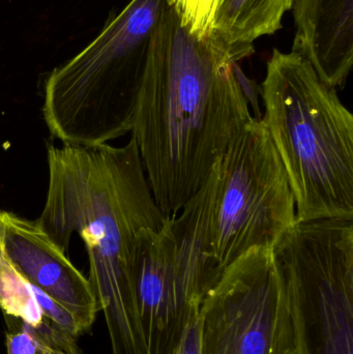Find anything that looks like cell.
Instances as JSON below:
<instances>
[{
  "instance_id": "16",
  "label": "cell",
  "mask_w": 353,
  "mask_h": 354,
  "mask_svg": "<svg viewBox=\"0 0 353 354\" xmlns=\"http://www.w3.org/2000/svg\"><path fill=\"white\" fill-rule=\"evenodd\" d=\"M172 354H200V324L198 316L191 320L186 326Z\"/></svg>"
},
{
  "instance_id": "1",
  "label": "cell",
  "mask_w": 353,
  "mask_h": 354,
  "mask_svg": "<svg viewBox=\"0 0 353 354\" xmlns=\"http://www.w3.org/2000/svg\"><path fill=\"white\" fill-rule=\"evenodd\" d=\"M251 50L198 37L168 3L149 41L132 136L153 197L175 216L254 120L236 76Z\"/></svg>"
},
{
  "instance_id": "11",
  "label": "cell",
  "mask_w": 353,
  "mask_h": 354,
  "mask_svg": "<svg viewBox=\"0 0 353 354\" xmlns=\"http://www.w3.org/2000/svg\"><path fill=\"white\" fill-rule=\"evenodd\" d=\"M0 309L32 328L48 322L74 338L82 335L74 316L25 279L10 263L0 247Z\"/></svg>"
},
{
  "instance_id": "12",
  "label": "cell",
  "mask_w": 353,
  "mask_h": 354,
  "mask_svg": "<svg viewBox=\"0 0 353 354\" xmlns=\"http://www.w3.org/2000/svg\"><path fill=\"white\" fill-rule=\"evenodd\" d=\"M294 0H220L213 31L226 44L254 51L253 43L274 35Z\"/></svg>"
},
{
  "instance_id": "9",
  "label": "cell",
  "mask_w": 353,
  "mask_h": 354,
  "mask_svg": "<svg viewBox=\"0 0 353 354\" xmlns=\"http://www.w3.org/2000/svg\"><path fill=\"white\" fill-rule=\"evenodd\" d=\"M0 247L25 279L74 316L83 334L90 330L99 312L90 283L37 221L0 210Z\"/></svg>"
},
{
  "instance_id": "10",
  "label": "cell",
  "mask_w": 353,
  "mask_h": 354,
  "mask_svg": "<svg viewBox=\"0 0 353 354\" xmlns=\"http://www.w3.org/2000/svg\"><path fill=\"white\" fill-rule=\"evenodd\" d=\"M292 51L304 56L323 82L343 89L353 66V0H294Z\"/></svg>"
},
{
  "instance_id": "3",
  "label": "cell",
  "mask_w": 353,
  "mask_h": 354,
  "mask_svg": "<svg viewBox=\"0 0 353 354\" xmlns=\"http://www.w3.org/2000/svg\"><path fill=\"white\" fill-rule=\"evenodd\" d=\"M169 221L182 276L201 304L240 256L275 247L296 225L289 180L261 120L248 124Z\"/></svg>"
},
{
  "instance_id": "15",
  "label": "cell",
  "mask_w": 353,
  "mask_h": 354,
  "mask_svg": "<svg viewBox=\"0 0 353 354\" xmlns=\"http://www.w3.org/2000/svg\"><path fill=\"white\" fill-rule=\"evenodd\" d=\"M18 320V319H17ZM14 326L8 324L6 333V353L8 354H37V342L35 336L22 322Z\"/></svg>"
},
{
  "instance_id": "4",
  "label": "cell",
  "mask_w": 353,
  "mask_h": 354,
  "mask_svg": "<svg viewBox=\"0 0 353 354\" xmlns=\"http://www.w3.org/2000/svg\"><path fill=\"white\" fill-rule=\"evenodd\" d=\"M269 132L285 168L296 222L353 218V115L296 52L275 49L261 86Z\"/></svg>"
},
{
  "instance_id": "8",
  "label": "cell",
  "mask_w": 353,
  "mask_h": 354,
  "mask_svg": "<svg viewBox=\"0 0 353 354\" xmlns=\"http://www.w3.org/2000/svg\"><path fill=\"white\" fill-rule=\"evenodd\" d=\"M133 286L145 353H173L201 303L182 276L169 218L161 230L145 228L137 235Z\"/></svg>"
},
{
  "instance_id": "14",
  "label": "cell",
  "mask_w": 353,
  "mask_h": 354,
  "mask_svg": "<svg viewBox=\"0 0 353 354\" xmlns=\"http://www.w3.org/2000/svg\"><path fill=\"white\" fill-rule=\"evenodd\" d=\"M24 324L37 340V354H82L77 346L76 338L56 330L48 322L37 328Z\"/></svg>"
},
{
  "instance_id": "2",
  "label": "cell",
  "mask_w": 353,
  "mask_h": 354,
  "mask_svg": "<svg viewBox=\"0 0 353 354\" xmlns=\"http://www.w3.org/2000/svg\"><path fill=\"white\" fill-rule=\"evenodd\" d=\"M47 197L37 223L66 252L74 233L88 254V281L112 354H146L135 304L133 257L142 229L168 218L155 202L134 137L124 147H47Z\"/></svg>"
},
{
  "instance_id": "5",
  "label": "cell",
  "mask_w": 353,
  "mask_h": 354,
  "mask_svg": "<svg viewBox=\"0 0 353 354\" xmlns=\"http://www.w3.org/2000/svg\"><path fill=\"white\" fill-rule=\"evenodd\" d=\"M169 0H131L99 37L48 76L43 114L62 145L93 147L132 133L149 41Z\"/></svg>"
},
{
  "instance_id": "7",
  "label": "cell",
  "mask_w": 353,
  "mask_h": 354,
  "mask_svg": "<svg viewBox=\"0 0 353 354\" xmlns=\"http://www.w3.org/2000/svg\"><path fill=\"white\" fill-rule=\"evenodd\" d=\"M200 354H296L285 282L273 248L226 268L199 309Z\"/></svg>"
},
{
  "instance_id": "6",
  "label": "cell",
  "mask_w": 353,
  "mask_h": 354,
  "mask_svg": "<svg viewBox=\"0 0 353 354\" xmlns=\"http://www.w3.org/2000/svg\"><path fill=\"white\" fill-rule=\"evenodd\" d=\"M273 249L296 354H353V218L296 222Z\"/></svg>"
},
{
  "instance_id": "13",
  "label": "cell",
  "mask_w": 353,
  "mask_h": 354,
  "mask_svg": "<svg viewBox=\"0 0 353 354\" xmlns=\"http://www.w3.org/2000/svg\"><path fill=\"white\" fill-rule=\"evenodd\" d=\"M219 2L220 0H169V3L180 14L182 25L198 37L213 32Z\"/></svg>"
}]
</instances>
